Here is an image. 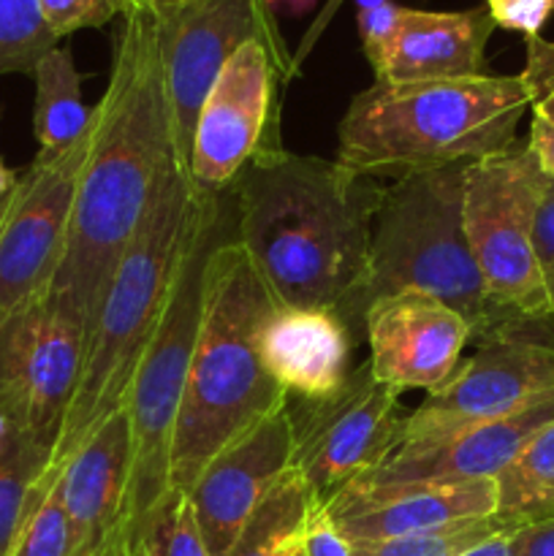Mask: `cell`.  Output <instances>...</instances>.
<instances>
[{
  "label": "cell",
  "instance_id": "e575fe53",
  "mask_svg": "<svg viewBox=\"0 0 554 556\" xmlns=\"http://www.w3.org/2000/svg\"><path fill=\"white\" fill-rule=\"evenodd\" d=\"M532 248H536L538 266L543 271L546 288L554 282V185L552 179L543 188L541 201L536 210V223H532Z\"/></svg>",
  "mask_w": 554,
  "mask_h": 556
},
{
  "label": "cell",
  "instance_id": "7a4b0ae2",
  "mask_svg": "<svg viewBox=\"0 0 554 556\" xmlns=\"http://www.w3.org/2000/svg\"><path fill=\"white\" fill-rule=\"evenodd\" d=\"M383 185L286 147L250 161L226 190L231 237L277 304L345 315L367 280Z\"/></svg>",
  "mask_w": 554,
  "mask_h": 556
},
{
  "label": "cell",
  "instance_id": "7c38bea8",
  "mask_svg": "<svg viewBox=\"0 0 554 556\" xmlns=\"http://www.w3.org/2000/svg\"><path fill=\"white\" fill-rule=\"evenodd\" d=\"M259 41L237 49L223 65L196 117L188 177L206 193H226L250 161L280 150L277 85L291 79Z\"/></svg>",
  "mask_w": 554,
  "mask_h": 556
},
{
  "label": "cell",
  "instance_id": "83f0119b",
  "mask_svg": "<svg viewBox=\"0 0 554 556\" xmlns=\"http://www.w3.org/2000/svg\"><path fill=\"white\" fill-rule=\"evenodd\" d=\"M38 0H0V74H30L58 47Z\"/></svg>",
  "mask_w": 554,
  "mask_h": 556
},
{
  "label": "cell",
  "instance_id": "44dd1931",
  "mask_svg": "<svg viewBox=\"0 0 554 556\" xmlns=\"http://www.w3.org/2000/svg\"><path fill=\"white\" fill-rule=\"evenodd\" d=\"M487 9L402 11L396 41L375 81H449L487 74V41L494 30Z\"/></svg>",
  "mask_w": 554,
  "mask_h": 556
},
{
  "label": "cell",
  "instance_id": "d6986e66",
  "mask_svg": "<svg viewBox=\"0 0 554 556\" xmlns=\"http://www.w3.org/2000/svg\"><path fill=\"white\" fill-rule=\"evenodd\" d=\"M130 432L125 410L109 416L58 470L68 556H123Z\"/></svg>",
  "mask_w": 554,
  "mask_h": 556
},
{
  "label": "cell",
  "instance_id": "f35d334b",
  "mask_svg": "<svg viewBox=\"0 0 554 556\" xmlns=\"http://www.w3.org/2000/svg\"><path fill=\"white\" fill-rule=\"evenodd\" d=\"M266 3H269V9L275 11V14L302 16V14H307V11L313 9L318 0H266Z\"/></svg>",
  "mask_w": 554,
  "mask_h": 556
},
{
  "label": "cell",
  "instance_id": "ab89813d",
  "mask_svg": "<svg viewBox=\"0 0 554 556\" xmlns=\"http://www.w3.org/2000/svg\"><path fill=\"white\" fill-rule=\"evenodd\" d=\"M16 179H20V174L11 172V168L5 166L3 161H0V206H3L5 199H9V195H11V190H14Z\"/></svg>",
  "mask_w": 554,
  "mask_h": 556
},
{
  "label": "cell",
  "instance_id": "ba28073f",
  "mask_svg": "<svg viewBox=\"0 0 554 556\" xmlns=\"http://www.w3.org/2000/svg\"><path fill=\"white\" fill-rule=\"evenodd\" d=\"M549 177L530 141H514L465 166V233L487 286L489 302L505 320L549 318L552 302L532 248V223Z\"/></svg>",
  "mask_w": 554,
  "mask_h": 556
},
{
  "label": "cell",
  "instance_id": "d4e9b609",
  "mask_svg": "<svg viewBox=\"0 0 554 556\" xmlns=\"http://www.w3.org/2000/svg\"><path fill=\"white\" fill-rule=\"evenodd\" d=\"M49 462L52 454L22 434L0 451V556H11L30 510L33 489L47 472Z\"/></svg>",
  "mask_w": 554,
  "mask_h": 556
},
{
  "label": "cell",
  "instance_id": "9c48e42d",
  "mask_svg": "<svg viewBox=\"0 0 554 556\" xmlns=\"http://www.w3.org/2000/svg\"><path fill=\"white\" fill-rule=\"evenodd\" d=\"M549 318H516L483 337L478 351L459 364L438 394H429L411 416H402L396 445L508 416L554 391V329H549Z\"/></svg>",
  "mask_w": 554,
  "mask_h": 556
},
{
  "label": "cell",
  "instance_id": "7402d4cb",
  "mask_svg": "<svg viewBox=\"0 0 554 556\" xmlns=\"http://www.w3.org/2000/svg\"><path fill=\"white\" fill-rule=\"evenodd\" d=\"M36 101H33V130L38 152L60 155L87 134L92 109L81 98V76L68 47H54L33 68Z\"/></svg>",
  "mask_w": 554,
  "mask_h": 556
},
{
  "label": "cell",
  "instance_id": "f6af8a7d",
  "mask_svg": "<svg viewBox=\"0 0 554 556\" xmlns=\"http://www.w3.org/2000/svg\"><path fill=\"white\" fill-rule=\"evenodd\" d=\"M552 315H554V313H552Z\"/></svg>",
  "mask_w": 554,
  "mask_h": 556
},
{
  "label": "cell",
  "instance_id": "8992f818",
  "mask_svg": "<svg viewBox=\"0 0 554 556\" xmlns=\"http://www.w3.org/2000/svg\"><path fill=\"white\" fill-rule=\"evenodd\" d=\"M465 166L411 174L383 185L369 242L367 280L345 309L362 329L364 309L383 296L418 291L454 307L483 340L508 320L489 302L465 233Z\"/></svg>",
  "mask_w": 554,
  "mask_h": 556
},
{
  "label": "cell",
  "instance_id": "74e56055",
  "mask_svg": "<svg viewBox=\"0 0 554 556\" xmlns=\"http://www.w3.org/2000/svg\"><path fill=\"white\" fill-rule=\"evenodd\" d=\"M519 530L521 527L498 532V535L487 538V541L476 543L456 556H519Z\"/></svg>",
  "mask_w": 554,
  "mask_h": 556
},
{
  "label": "cell",
  "instance_id": "8fae6325",
  "mask_svg": "<svg viewBox=\"0 0 554 556\" xmlns=\"http://www.w3.org/2000/svg\"><path fill=\"white\" fill-rule=\"evenodd\" d=\"M291 421V470L326 503L331 494L369 476L394 451L402 421L400 394L378 383L364 364L329 400L299 402Z\"/></svg>",
  "mask_w": 554,
  "mask_h": 556
},
{
  "label": "cell",
  "instance_id": "8d00e7d4",
  "mask_svg": "<svg viewBox=\"0 0 554 556\" xmlns=\"http://www.w3.org/2000/svg\"><path fill=\"white\" fill-rule=\"evenodd\" d=\"M527 141H530L538 163H541V168L546 172V177L552 179V185H554V123L532 117L530 136H527Z\"/></svg>",
  "mask_w": 554,
  "mask_h": 556
},
{
  "label": "cell",
  "instance_id": "ee69618b",
  "mask_svg": "<svg viewBox=\"0 0 554 556\" xmlns=\"http://www.w3.org/2000/svg\"><path fill=\"white\" fill-rule=\"evenodd\" d=\"M549 302H552V313H554V282L549 286Z\"/></svg>",
  "mask_w": 554,
  "mask_h": 556
},
{
  "label": "cell",
  "instance_id": "4fadbf2b",
  "mask_svg": "<svg viewBox=\"0 0 554 556\" xmlns=\"http://www.w3.org/2000/svg\"><path fill=\"white\" fill-rule=\"evenodd\" d=\"M85 342L79 320L43 299L0 326V413L49 454L79 383Z\"/></svg>",
  "mask_w": 554,
  "mask_h": 556
},
{
  "label": "cell",
  "instance_id": "52a82bcc",
  "mask_svg": "<svg viewBox=\"0 0 554 556\" xmlns=\"http://www.w3.org/2000/svg\"><path fill=\"white\" fill-rule=\"evenodd\" d=\"M226 193L212 199L193 239L182 255L172 291L163 304L150 345L136 367L125 396V416L130 432L128 494H125L123 556L134 546L147 516L172 492V443L182 407L185 380L199 334L201 302H204V269L212 248L228 226Z\"/></svg>",
  "mask_w": 554,
  "mask_h": 556
},
{
  "label": "cell",
  "instance_id": "484cf974",
  "mask_svg": "<svg viewBox=\"0 0 554 556\" xmlns=\"http://www.w3.org/2000/svg\"><path fill=\"white\" fill-rule=\"evenodd\" d=\"M125 556H210L188 492H172L147 516Z\"/></svg>",
  "mask_w": 554,
  "mask_h": 556
},
{
  "label": "cell",
  "instance_id": "5b68a950",
  "mask_svg": "<svg viewBox=\"0 0 554 556\" xmlns=\"http://www.w3.org/2000/svg\"><path fill=\"white\" fill-rule=\"evenodd\" d=\"M530 109L521 76L375 81L337 128V161L373 179H402L508 150Z\"/></svg>",
  "mask_w": 554,
  "mask_h": 556
},
{
  "label": "cell",
  "instance_id": "3957f363",
  "mask_svg": "<svg viewBox=\"0 0 554 556\" xmlns=\"http://www.w3.org/2000/svg\"><path fill=\"white\" fill-rule=\"evenodd\" d=\"M275 307L248 250L231 231L217 239L206 258L199 334L174 429L172 489L188 492L228 443L288 405L259 356V329Z\"/></svg>",
  "mask_w": 554,
  "mask_h": 556
},
{
  "label": "cell",
  "instance_id": "f546056e",
  "mask_svg": "<svg viewBox=\"0 0 554 556\" xmlns=\"http://www.w3.org/2000/svg\"><path fill=\"white\" fill-rule=\"evenodd\" d=\"M52 36L65 38L87 27H103L128 11V0H38Z\"/></svg>",
  "mask_w": 554,
  "mask_h": 556
},
{
  "label": "cell",
  "instance_id": "7bdbcfd3",
  "mask_svg": "<svg viewBox=\"0 0 554 556\" xmlns=\"http://www.w3.org/2000/svg\"><path fill=\"white\" fill-rule=\"evenodd\" d=\"M378 3H383V0H356L358 9H367V5H378Z\"/></svg>",
  "mask_w": 554,
  "mask_h": 556
},
{
  "label": "cell",
  "instance_id": "1f68e13d",
  "mask_svg": "<svg viewBox=\"0 0 554 556\" xmlns=\"http://www.w3.org/2000/svg\"><path fill=\"white\" fill-rule=\"evenodd\" d=\"M402 11H405V5H396L394 0H383V3L356 11L358 36H362L364 54H367L375 74L383 68L386 58L394 47L396 33H400L402 25Z\"/></svg>",
  "mask_w": 554,
  "mask_h": 556
},
{
  "label": "cell",
  "instance_id": "d6a6232c",
  "mask_svg": "<svg viewBox=\"0 0 554 556\" xmlns=\"http://www.w3.org/2000/svg\"><path fill=\"white\" fill-rule=\"evenodd\" d=\"M487 11L498 27L530 38L541 36V27L554 11V0H487Z\"/></svg>",
  "mask_w": 554,
  "mask_h": 556
},
{
  "label": "cell",
  "instance_id": "e0dca14e",
  "mask_svg": "<svg viewBox=\"0 0 554 556\" xmlns=\"http://www.w3.org/2000/svg\"><path fill=\"white\" fill-rule=\"evenodd\" d=\"M326 510L351 543L418 535L498 514L494 478L478 481H356L326 500Z\"/></svg>",
  "mask_w": 554,
  "mask_h": 556
},
{
  "label": "cell",
  "instance_id": "6da1fadb",
  "mask_svg": "<svg viewBox=\"0 0 554 556\" xmlns=\"http://www.w3.org/2000/svg\"><path fill=\"white\" fill-rule=\"evenodd\" d=\"M179 161L163 76L158 16L130 5L114 30L112 71L92 106L65 248L43 302L79 320L85 337L119 255L144 220L163 174Z\"/></svg>",
  "mask_w": 554,
  "mask_h": 556
},
{
  "label": "cell",
  "instance_id": "277c9868",
  "mask_svg": "<svg viewBox=\"0 0 554 556\" xmlns=\"http://www.w3.org/2000/svg\"><path fill=\"white\" fill-rule=\"evenodd\" d=\"M217 193L196 188L179 161L163 174L144 220L119 255L85 342L79 383L49 467H58L92 429L123 410L136 367L150 345L182 255Z\"/></svg>",
  "mask_w": 554,
  "mask_h": 556
},
{
  "label": "cell",
  "instance_id": "d590c367",
  "mask_svg": "<svg viewBox=\"0 0 554 556\" xmlns=\"http://www.w3.org/2000/svg\"><path fill=\"white\" fill-rule=\"evenodd\" d=\"M519 556H554V516L521 527Z\"/></svg>",
  "mask_w": 554,
  "mask_h": 556
},
{
  "label": "cell",
  "instance_id": "4dcf8cb0",
  "mask_svg": "<svg viewBox=\"0 0 554 556\" xmlns=\"http://www.w3.org/2000/svg\"><path fill=\"white\" fill-rule=\"evenodd\" d=\"M532 117L554 123V41L541 36L527 38V63L521 71Z\"/></svg>",
  "mask_w": 554,
  "mask_h": 556
},
{
  "label": "cell",
  "instance_id": "30bf717a",
  "mask_svg": "<svg viewBox=\"0 0 554 556\" xmlns=\"http://www.w3.org/2000/svg\"><path fill=\"white\" fill-rule=\"evenodd\" d=\"M155 16L174 141L179 163L188 168L201 103L239 47L264 43L291 74H297V63L266 0H179L155 11Z\"/></svg>",
  "mask_w": 554,
  "mask_h": 556
},
{
  "label": "cell",
  "instance_id": "4316f807",
  "mask_svg": "<svg viewBox=\"0 0 554 556\" xmlns=\"http://www.w3.org/2000/svg\"><path fill=\"white\" fill-rule=\"evenodd\" d=\"M525 527L514 519L494 514L487 519L459 521V525L440 527V530L418 532V535L391 538V541H373V543H351L353 556H456L467 552L476 543L498 535V532Z\"/></svg>",
  "mask_w": 554,
  "mask_h": 556
},
{
  "label": "cell",
  "instance_id": "ffe728a7",
  "mask_svg": "<svg viewBox=\"0 0 554 556\" xmlns=\"http://www.w3.org/2000/svg\"><path fill=\"white\" fill-rule=\"evenodd\" d=\"M353 337L337 309L277 304L259 329V356L286 396L320 402L342 389L351 369Z\"/></svg>",
  "mask_w": 554,
  "mask_h": 556
},
{
  "label": "cell",
  "instance_id": "2e32d148",
  "mask_svg": "<svg viewBox=\"0 0 554 556\" xmlns=\"http://www.w3.org/2000/svg\"><path fill=\"white\" fill-rule=\"evenodd\" d=\"M293 462L288 405L228 443L188 489L210 556H228Z\"/></svg>",
  "mask_w": 554,
  "mask_h": 556
},
{
  "label": "cell",
  "instance_id": "ac0fdd59",
  "mask_svg": "<svg viewBox=\"0 0 554 556\" xmlns=\"http://www.w3.org/2000/svg\"><path fill=\"white\" fill-rule=\"evenodd\" d=\"M549 424H554V391L536 396L508 416L396 445L362 481L407 483L498 478Z\"/></svg>",
  "mask_w": 554,
  "mask_h": 556
},
{
  "label": "cell",
  "instance_id": "60d3db41",
  "mask_svg": "<svg viewBox=\"0 0 554 556\" xmlns=\"http://www.w3.org/2000/svg\"><path fill=\"white\" fill-rule=\"evenodd\" d=\"M16 434H20V432H16V429L11 427L9 418H5L3 413H0V451L9 448V445L16 440Z\"/></svg>",
  "mask_w": 554,
  "mask_h": 556
},
{
  "label": "cell",
  "instance_id": "603a6c76",
  "mask_svg": "<svg viewBox=\"0 0 554 556\" xmlns=\"http://www.w3.org/2000/svg\"><path fill=\"white\" fill-rule=\"evenodd\" d=\"M313 497L307 483L288 470L228 556H304V519Z\"/></svg>",
  "mask_w": 554,
  "mask_h": 556
},
{
  "label": "cell",
  "instance_id": "9a60e30c",
  "mask_svg": "<svg viewBox=\"0 0 554 556\" xmlns=\"http://www.w3.org/2000/svg\"><path fill=\"white\" fill-rule=\"evenodd\" d=\"M369 372L396 394H438L462 364L473 329L454 307L418 291L383 296L364 309Z\"/></svg>",
  "mask_w": 554,
  "mask_h": 556
},
{
  "label": "cell",
  "instance_id": "f1b7e54d",
  "mask_svg": "<svg viewBox=\"0 0 554 556\" xmlns=\"http://www.w3.org/2000/svg\"><path fill=\"white\" fill-rule=\"evenodd\" d=\"M11 556H68V521L58 494V470L52 467L36 481L30 510Z\"/></svg>",
  "mask_w": 554,
  "mask_h": 556
},
{
  "label": "cell",
  "instance_id": "b9f144b4",
  "mask_svg": "<svg viewBox=\"0 0 554 556\" xmlns=\"http://www.w3.org/2000/svg\"><path fill=\"white\" fill-rule=\"evenodd\" d=\"M174 3H179V0H128V9L130 5H147V9H152V11H161V9H166V5H174Z\"/></svg>",
  "mask_w": 554,
  "mask_h": 556
},
{
  "label": "cell",
  "instance_id": "836d02e7",
  "mask_svg": "<svg viewBox=\"0 0 554 556\" xmlns=\"http://www.w3.org/2000/svg\"><path fill=\"white\" fill-rule=\"evenodd\" d=\"M304 556H353L351 541L342 535L318 497H313L304 519Z\"/></svg>",
  "mask_w": 554,
  "mask_h": 556
},
{
  "label": "cell",
  "instance_id": "5bb4252c",
  "mask_svg": "<svg viewBox=\"0 0 554 556\" xmlns=\"http://www.w3.org/2000/svg\"><path fill=\"white\" fill-rule=\"evenodd\" d=\"M87 141L90 128L60 155L38 152L0 206V326L49 291L65 248Z\"/></svg>",
  "mask_w": 554,
  "mask_h": 556
},
{
  "label": "cell",
  "instance_id": "cb8c5ba5",
  "mask_svg": "<svg viewBox=\"0 0 554 556\" xmlns=\"http://www.w3.org/2000/svg\"><path fill=\"white\" fill-rule=\"evenodd\" d=\"M498 514L519 525L554 516V424L538 432L494 478Z\"/></svg>",
  "mask_w": 554,
  "mask_h": 556
}]
</instances>
